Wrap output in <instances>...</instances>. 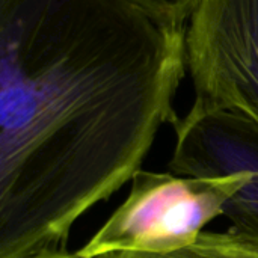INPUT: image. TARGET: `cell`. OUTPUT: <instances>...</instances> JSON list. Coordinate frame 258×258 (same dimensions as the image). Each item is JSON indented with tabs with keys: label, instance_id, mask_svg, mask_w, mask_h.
<instances>
[{
	"label": "cell",
	"instance_id": "obj_1",
	"mask_svg": "<svg viewBox=\"0 0 258 258\" xmlns=\"http://www.w3.org/2000/svg\"><path fill=\"white\" fill-rule=\"evenodd\" d=\"M248 180L245 172L178 175L141 171L124 203L77 251L82 258L115 252L165 254L195 242L224 216L227 201Z\"/></svg>",
	"mask_w": 258,
	"mask_h": 258
},
{
	"label": "cell",
	"instance_id": "obj_2",
	"mask_svg": "<svg viewBox=\"0 0 258 258\" xmlns=\"http://www.w3.org/2000/svg\"><path fill=\"white\" fill-rule=\"evenodd\" d=\"M195 103L258 122V0H203L186 32Z\"/></svg>",
	"mask_w": 258,
	"mask_h": 258
},
{
	"label": "cell",
	"instance_id": "obj_3",
	"mask_svg": "<svg viewBox=\"0 0 258 258\" xmlns=\"http://www.w3.org/2000/svg\"><path fill=\"white\" fill-rule=\"evenodd\" d=\"M175 145L168 163L178 175L245 172L248 180L225 204L231 227L258 237V122L242 113L194 103L175 125Z\"/></svg>",
	"mask_w": 258,
	"mask_h": 258
},
{
	"label": "cell",
	"instance_id": "obj_4",
	"mask_svg": "<svg viewBox=\"0 0 258 258\" xmlns=\"http://www.w3.org/2000/svg\"><path fill=\"white\" fill-rule=\"evenodd\" d=\"M98 258H258V237L230 227L225 231H203L190 245L165 252H115Z\"/></svg>",
	"mask_w": 258,
	"mask_h": 258
},
{
	"label": "cell",
	"instance_id": "obj_5",
	"mask_svg": "<svg viewBox=\"0 0 258 258\" xmlns=\"http://www.w3.org/2000/svg\"><path fill=\"white\" fill-rule=\"evenodd\" d=\"M160 20L184 24L203 0H135Z\"/></svg>",
	"mask_w": 258,
	"mask_h": 258
},
{
	"label": "cell",
	"instance_id": "obj_6",
	"mask_svg": "<svg viewBox=\"0 0 258 258\" xmlns=\"http://www.w3.org/2000/svg\"><path fill=\"white\" fill-rule=\"evenodd\" d=\"M33 258H82L80 255H77V252L71 254L68 251H56V252H50V254H42L38 257Z\"/></svg>",
	"mask_w": 258,
	"mask_h": 258
}]
</instances>
